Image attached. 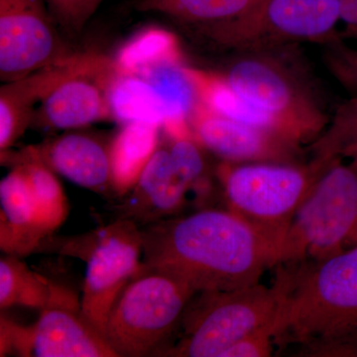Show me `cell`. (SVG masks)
<instances>
[{
  "mask_svg": "<svg viewBox=\"0 0 357 357\" xmlns=\"http://www.w3.org/2000/svg\"><path fill=\"white\" fill-rule=\"evenodd\" d=\"M31 328V356L119 357L77 300L42 310Z\"/></svg>",
  "mask_w": 357,
  "mask_h": 357,
  "instance_id": "16",
  "label": "cell"
},
{
  "mask_svg": "<svg viewBox=\"0 0 357 357\" xmlns=\"http://www.w3.org/2000/svg\"><path fill=\"white\" fill-rule=\"evenodd\" d=\"M261 0H137L141 13H159L194 28L217 24L243 15Z\"/></svg>",
  "mask_w": 357,
  "mask_h": 357,
  "instance_id": "22",
  "label": "cell"
},
{
  "mask_svg": "<svg viewBox=\"0 0 357 357\" xmlns=\"http://www.w3.org/2000/svg\"><path fill=\"white\" fill-rule=\"evenodd\" d=\"M277 268L269 287L259 282L234 290L195 294L181 319V337L161 356L222 357L241 338L274 323L287 289L285 270Z\"/></svg>",
  "mask_w": 357,
  "mask_h": 357,
  "instance_id": "5",
  "label": "cell"
},
{
  "mask_svg": "<svg viewBox=\"0 0 357 357\" xmlns=\"http://www.w3.org/2000/svg\"><path fill=\"white\" fill-rule=\"evenodd\" d=\"M110 142L95 134L68 130L24 148L18 156L41 162L73 184L98 192H112Z\"/></svg>",
  "mask_w": 357,
  "mask_h": 357,
  "instance_id": "14",
  "label": "cell"
},
{
  "mask_svg": "<svg viewBox=\"0 0 357 357\" xmlns=\"http://www.w3.org/2000/svg\"><path fill=\"white\" fill-rule=\"evenodd\" d=\"M192 191L204 192L169 148L159 144L135 187L122 204L121 218L150 225L178 215Z\"/></svg>",
  "mask_w": 357,
  "mask_h": 357,
  "instance_id": "13",
  "label": "cell"
},
{
  "mask_svg": "<svg viewBox=\"0 0 357 357\" xmlns=\"http://www.w3.org/2000/svg\"><path fill=\"white\" fill-rule=\"evenodd\" d=\"M112 119L121 122H149L163 126L166 112L163 100L144 77L116 72L109 86Z\"/></svg>",
  "mask_w": 357,
  "mask_h": 357,
  "instance_id": "21",
  "label": "cell"
},
{
  "mask_svg": "<svg viewBox=\"0 0 357 357\" xmlns=\"http://www.w3.org/2000/svg\"><path fill=\"white\" fill-rule=\"evenodd\" d=\"M0 248L6 255L22 256L39 249L51 236L43 211L20 165L0 182Z\"/></svg>",
  "mask_w": 357,
  "mask_h": 357,
  "instance_id": "17",
  "label": "cell"
},
{
  "mask_svg": "<svg viewBox=\"0 0 357 357\" xmlns=\"http://www.w3.org/2000/svg\"><path fill=\"white\" fill-rule=\"evenodd\" d=\"M338 0H261L243 15L195 28L232 52L264 50L304 42L323 46L338 35Z\"/></svg>",
  "mask_w": 357,
  "mask_h": 357,
  "instance_id": "8",
  "label": "cell"
},
{
  "mask_svg": "<svg viewBox=\"0 0 357 357\" xmlns=\"http://www.w3.org/2000/svg\"><path fill=\"white\" fill-rule=\"evenodd\" d=\"M347 158L356 160V161H357V148L356 149H354V151H351V153H349V156H347Z\"/></svg>",
  "mask_w": 357,
  "mask_h": 357,
  "instance_id": "28",
  "label": "cell"
},
{
  "mask_svg": "<svg viewBox=\"0 0 357 357\" xmlns=\"http://www.w3.org/2000/svg\"><path fill=\"white\" fill-rule=\"evenodd\" d=\"M275 323L262 326L231 345L222 357H266L274 351Z\"/></svg>",
  "mask_w": 357,
  "mask_h": 357,
  "instance_id": "26",
  "label": "cell"
},
{
  "mask_svg": "<svg viewBox=\"0 0 357 357\" xmlns=\"http://www.w3.org/2000/svg\"><path fill=\"white\" fill-rule=\"evenodd\" d=\"M54 20L66 31L76 34L105 0H45Z\"/></svg>",
  "mask_w": 357,
  "mask_h": 357,
  "instance_id": "25",
  "label": "cell"
},
{
  "mask_svg": "<svg viewBox=\"0 0 357 357\" xmlns=\"http://www.w3.org/2000/svg\"><path fill=\"white\" fill-rule=\"evenodd\" d=\"M161 129L149 122H128L110 141L112 192L116 196L126 197L137 184L159 147Z\"/></svg>",
  "mask_w": 357,
  "mask_h": 357,
  "instance_id": "18",
  "label": "cell"
},
{
  "mask_svg": "<svg viewBox=\"0 0 357 357\" xmlns=\"http://www.w3.org/2000/svg\"><path fill=\"white\" fill-rule=\"evenodd\" d=\"M340 20L344 23V29L338 31L342 40H357V0H338Z\"/></svg>",
  "mask_w": 357,
  "mask_h": 357,
  "instance_id": "27",
  "label": "cell"
},
{
  "mask_svg": "<svg viewBox=\"0 0 357 357\" xmlns=\"http://www.w3.org/2000/svg\"><path fill=\"white\" fill-rule=\"evenodd\" d=\"M283 265L287 289L275 347L298 356L357 357V245L321 262Z\"/></svg>",
  "mask_w": 357,
  "mask_h": 357,
  "instance_id": "2",
  "label": "cell"
},
{
  "mask_svg": "<svg viewBox=\"0 0 357 357\" xmlns=\"http://www.w3.org/2000/svg\"><path fill=\"white\" fill-rule=\"evenodd\" d=\"M338 159L301 163L220 162L215 170L225 208L279 250L296 213L317 181Z\"/></svg>",
  "mask_w": 357,
  "mask_h": 357,
  "instance_id": "4",
  "label": "cell"
},
{
  "mask_svg": "<svg viewBox=\"0 0 357 357\" xmlns=\"http://www.w3.org/2000/svg\"><path fill=\"white\" fill-rule=\"evenodd\" d=\"M195 139L227 163H301L303 145L272 129L218 114L204 103L190 121Z\"/></svg>",
  "mask_w": 357,
  "mask_h": 357,
  "instance_id": "11",
  "label": "cell"
},
{
  "mask_svg": "<svg viewBox=\"0 0 357 357\" xmlns=\"http://www.w3.org/2000/svg\"><path fill=\"white\" fill-rule=\"evenodd\" d=\"M356 245L357 161L344 164L338 159L317 181L296 213L278 265L321 262Z\"/></svg>",
  "mask_w": 357,
  "mask_h": 357,
  "instance_id": "6",
  "label": "cell"
},
{
  "mask_svg": "<svg viewBox=\"0 0 357 357\" xmlns=\"http://www.w3.org/2000/svg\"><path fill=\"white\" fill-rule=\"evenodd\" d=\"M357 148V96L340 103L323 133L310 144L312 158L344 159Z\"/></svg>",
  "mask_w": 357,
  "mask_h": 357,
  "instance_id": "23",
  "label": "cell"
},
{
  "mask_svg": "<svg viewBox=\"0 0 357 357\" xmlns=\"http://www.w3.org/2000/svg\"><path fill=\"white\" fill-rule=\"evenodd\" d=\"M102 55L75 53L0 88V152L6 153L31 126L33 112L45 96L68 77L88 69Z\"/></svg>",
  "mask_w": 357,
  "mask_h": 357,
  "instance_id": "15",
  "label": "cell"
},
{
  "mask_svg": "<svg viewBox=\"0 0 357 357\" xmlns=\"http://www.w3.org/2000/svg\"><path fill=\"white\" fill-rule=\"evenodd\" d=\"M116 74L114 60L105 57L52 89L33 112L31 126L50 130H77L112 119L109 86Z\"/></svg>",
  "mask_w": 357,
  "mask_h": 357,
  "instance_id": "12",
  "label": "cell"
},
{
  "mask_svg": "<svg viewBox=\"0 0 357 357\" xmlns=\"http://www.w3.org/2000/svg\"><path fill=\"white\" fill-rule=\"evenodd\" d=\"M142 266L185 282L195 293L259 283L279 262V250L236 213L204 208L141 229Z\"/></svg>",
  "mask_w": 357,
  "mask_h": 357,
  "instance_id": "1",
  "label": "cell"
},
{
  "mask_svg": "<svg viewBox=\"0 0 357 357\" xmlns=\"http://www.w3.org/2000/svg\"><path fill=\"white\" fill-rule=\"evenodd\" d=\"M195 294L177 277L142 266L110 311L105 337L119 356H160Z\"/></svg>",
  "mask_w": 357,
  "mask_h": 357,
  "instance_id": "7",
  "label": "cell"
},
{
  "mask_svg": "<svg viewBox=\"0 0 357 357\" xmlns=\"http://www.w3.org/2000/svg\"><path fill=\"white\" fill-rule=\"evenodd\" d=\"M76 298L35 273L18 256L6 255L0 259V309L14 306L46 309Z\"/></svg>",
  "mask_w": 357,
  "mask_h": 357,
  "instance_id": "19",
  "label": "cell"
},
{
  "mask_svg": "<svg viewBox=\"0 0 357 357\" xmlns=\"http://www.w3.org/2000/svg\"><path fill=\"white\" fill-rule=\"evenodd\" d=\"M323 47L328 69L349 93L357 96V51L347 46L340 35Z\"/></svg>",
  "mask_w": 357,
  "mask_h": 357,
  "instance_id": "24",
  "label": "cell"
},
{
  "mask_svg": "<svg viewBox=\"0 0 357 357\" xmlns=\"http://www.w3.org/2000/svg\"><path fill=\"white\" fill-rule=\"evenodd\" d=\"M112 60L119 74L142 77L160 66L182 62V52L172 32L150 26L122 45Z\"/></svg>",
  "mask_w": 357,
  "mask_h": 357,
  "instance_id": "20",
  "label": "cell"
},
{
  "mask_svg": "<svg viewBox=\"0 0 357 357\" xmlns=\"http://www.w3.org/2000/svg\"><path fill=\"white\" fill-rule=\"evenodd\" d=\"M62 252L86 260L82 311L105 335L115 302L142 269L143 238L139 225L119 218L107 227L77 237Z\"/></svg>",
  "mask_w": 357,
  "mask_h": 357,
  "instance_id": "9",
  "label": "cell"
},
{
  "mask_svg": "<svg viewBox=\"0 0 357 357\" xmlns=\"http://www.w3.org/2000/svg\"><path fill=\"white\" fill-rule=\"evenodd\" d=\"M45 0H0V79L10 83L74 55Z\"/></svg>",
  "mask_w": 357,
  "mask_h": 357,
  "instance_id": "10",
  "label": "cell"
},
{
  "mask_svg": "<svg viewBox=\"0 0 357 357\" xmlns=\"http://www.w3.org/2000/svg\"><path fill=\"white\" fill-rule=\"evenodd\" d=\"M218 75L244 105L300 144L314 142L331 121L299 45L234 52Z\"/></svg>",
  "mask_w": 357,
  "mask_h": 357,
  "instance_id": "3",
  "label": "cell"
}]
</instances>
